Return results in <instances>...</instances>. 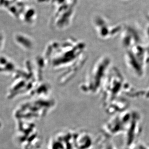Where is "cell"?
Wrapping results in <instances>:
<instances>
[{"mask_svg":"<svg viewBox=\"0 0 149 149\" xmlns=\"http://www.w3.org/2000/svg\"><path fill=\"white\" fill-rule=\"evenodd\" d=\"M93 24L98 35L102 38L112 37L121 33L123 29V27L120 25H111L106 19L101 16L95 17Z\"/></svg>","mask_w":149,"mask_h":149,"instance_id":"cell-1","label":"cell"},{"mask_svg":"<svg viewBox=\"0 0 149 149\" xmlns=\"http://www.w3.org/2000/svg\"><path fill=\"white\" fill-rule=\"evenodd\" d=\"M123 1H127V0H123Z\"/></svg>","mask_w":149,"mask_h":149,"instance_id":"cell-2","label":"cell"}]
</instances>
